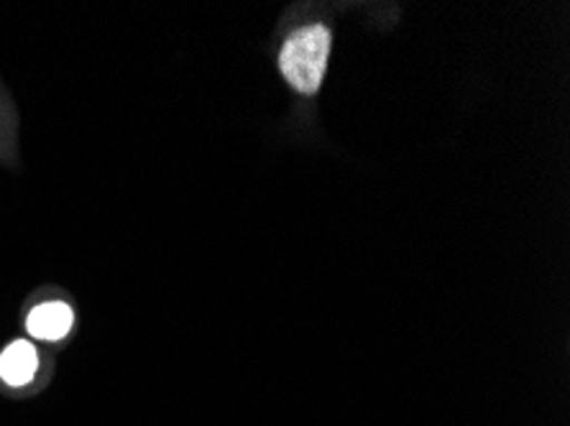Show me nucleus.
Masks as SVG:
<instances>
[{
	"mask_svg": "<svg viewBox=\"0 0 570 426\" xmlns=\"http://www.w3.org/2000/svg\"><path fill=\"white\" fill-rule=\"evenodd\" d=\"M327 57H331V31L325 26H305L292 33L279 55L282 75L295 90L313 95L325 77Z\"/></svg>",
	"mask_w": 570,
	"mask_h": 426,
	"instance_id": "nucleus-1",
	"label": "nucleus"
},
{
	"mask_svg": "<svg viewBox=\"0 0 570 426\" xmlns=\"http://www.w3.org/2000/svg\"><path fill=\"white\" fill-rule=\"evenodd\" d=\"M39 368L37 350L31 343L16 340L8 345L3 355H0V376L8 386H26L33 378V373Z\"/></svg>",
	"mask_w": 570,
	"mask_h": 426,
	"instance_id": "nucleus-3",
	"label": "nucleus"
},
{
	"mask_svg": "<svg viewBox=\"0 0 570 426\" xmlns=\"http://www.w3.org/2000/svg\"><path fill=\"white\" fill-rule=\"evenodd\" d=\"M26 327H29V335L39 340H62L72 327V309L62 301L41 304L26 319Z\"/></svg>",
	"mask_w": 570,
	"mask_h": 426,
	"instance_id": "nucleus-2",
	"label": "nucleus"
}]
</instances>
